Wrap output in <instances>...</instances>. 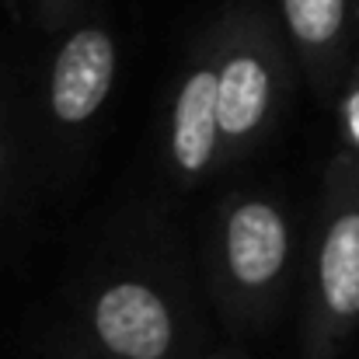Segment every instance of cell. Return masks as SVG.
I'll list each match as a JSON object with an SVG mask.
<instances>
[{
    "label": "cell",
    "mask_w": 359,
    "mask_h": 359,
    "mask_svg": "<svg viewBox=\"0 0 359 359\" xmlns=\"http://www.w3.org/2000/svg\"><path fill=\"white\" fill-rule=\"evenodd\" d=\"M359 325V157L339 154L325 178L311 262L304 359H332Z\"/></svg>",
    "instance_id": "obj_1"
},
{
    "label": "cell",
    "mask_w": 359,
    "mask_h": 359,
    "mask_svg": "<svg viewBox=\"0 0 359 359\" xmlns=\"http://www.w3.org/2000/svg\"><path fill=\"white\" fill-rule=\"evenodd\" d=\"M290 220L269 199H238L220 224V276L234 300H262L290 265Z\"/></svg>",
    "instance_id": "obj_2"
},
{
    "label": "cell",
    "mask_w": 359,
    "mask_h": 359,
    "mask_svg": "<svg viewBox=\"0 0 359 359\" xmlns=\"http://www.w3.org/2000/svg\"><path fill=\"white\" fill-rule=\"evenodd\" d=\"M95 339L119 359H168L175 346V318L168 300L140 283H109L91 307Z\"/></svg>",
    "instance_id": "obj_3"
},
{
    "label": "cell",
    "mask_w": 359,
    "mask_h": 359,
    "mask_svg": "<svg viewBox=\"0 0 359 359\" xmlns=\"http://www.w3.org/2000/svg\"><path fill=\"white\" fill-rule=\"evenodd\" d=\"M116 77V42L105 28H81L74 32L56 60H53V77H49V109L56 122L63 126H84L91 119Z\"/></svg>",
    "instance_id": "obj_4"
},
{
    "label": "cell",
    "mask_w": 359,
    "mask_h": 359,
    "mask_svg": "<svg viewBox=\"0 0 359 359\" xmlns=\"http://www.w3.org/2000/svg\"><path fill=\"white\" fill-rule=\"evenodd\" d=\"M217 98L220 136L227 143H244L258 136L276 98V67L265 46L244 42L217 60Z\"/></svg>",
    "instance_id": "obj_5"
},
{
    "label": "cell",
    "mask_w": 359,
    "mask_h": 359,
    "mask_svg": "<svg viewBox=\"0 0 359 359\" xmlns=\"http://www.w3.org/2000/svg\"><path fill=\"white\" fill-rule=\"evenodd\" d=\"M217 105V63H203L182 81L171 109V161L182 175H203L210 168L224 140Z\"/></svg>",
    "instance_id": "obj_6"
},
{
    "label": "cell",
    "mask_w": 359,
    "mask_h": 359,
    "mask_svg": "<svg viewBox=\"0 0 359 359\" xmlns=\"http://www.w3.org/2000/svg\"><path fill=\"white\" fill-rule=\"evenodd\" d=\"M293 42L307 56H325L346 32L349 0H279Z\"/></svg>",
    "instance_id": "obj_7"
},
{
    "label": "cell",
    "mask_w": 359,
    "mask_h": 359,
    "mask_svg": "<svg viewBox=\"0 0 359 359\" xmlns=\"http://www.w3.org/2000/svg\"><path fill=\"white\" fill-rule=\"evenodd\" d=\"M339 119H342V136L349 143V154L359 157V70L353 77V84H349V91H346V98H342Z\"/></svg>",
    "instance_id": "obj_8"
},
{
    "label": "cell",
    "mask_w": 359,
    "mask_h": 359,
    "mask_svg": "<svg viewBox=\"0 0 359 359\" xmlns=\"http://www.w3.org/2000/svg\"><path fill=\"white\" fill-rule=\"evenodd\" d=\"M0 175H4V147H0Z\"/></svg>",
    "instance_id": "obj_9"
}]
</instances>
